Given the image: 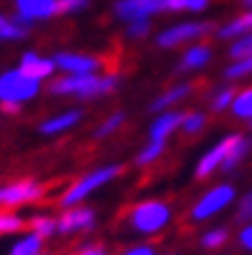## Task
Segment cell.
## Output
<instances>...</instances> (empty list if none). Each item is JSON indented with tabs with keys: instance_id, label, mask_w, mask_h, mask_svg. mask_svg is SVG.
<instances>
[{
	"instance_id": "cell-28",
	"label": "cell",
	"mask_w": 252,
	"mask_h": 255,
	"mask_svg": "<svg viewBox=\"0 0 252 255\" xmlns=\"http://www.w3.org/2000/svg\"><path fill=\"white\" fill-rule=\"evenodd\" d=\"M208 123V114L201 112V109H190V112H183V119H180V130L185 137H194V134H199L201 130L206 128Z\"/></svg>"
},
{
	"instance_id": "cell-30",
	"label": "cell",
	"mask_w": 252,
	"mask_h": 255,
	"mask_svg": "<svg viewBox=\"0 0 252 255\" xmlns=\"http://www.w3.org/2000/svg\"><path fill=\"white\" fill-rule=\"evenodd\" d=\"M222 77H225L229 84L252 77V56H246V58H236V61H232L229 65L225 67Z\"/></svg>"
},
{
	"instance_id": "cell-11",
	"label": "cell",
	"mask_w": 252,
	"mask_h": 255,
	"mask_svg": "<svg viewBox=\"0 0 252 255\" xmlns=\"http://www.w3.org/2000/svg\"><path fill=\"white\" fill-rule=\"evenodd\" d=\"M86 119V109L74 105V107H65L63 112H56V114L47 116L44 121L37 123V132L42 137H60V134H67L77 130V128L84 123Z\"/></svg>"
},
{
	"instance_id": "cell-4",
	"label": "cell",
	"mask_w": 252,
	"mask_h": 255,
	"mask_svg": "<svg viewBox=\"0 0 252 255\" xmlns=\"http://www.w3.org/2000/svg\"><path fill=\"white\" fill-rule=\"evenodd\" d=\"M42 93V81L28 77L19 67H7L0 72V112L21 114L26 105L37 100Z\"/></svg>"
},
{
	"instance_id": "cell-3",
	"label": "cell",
	"mask_w": 252,
	"mask_h": 255,
	"mask_svg": "<svg viewBox=\"0 0 252 255\" xmlns=\"http://www.w3.org/2000/svg\"><path fill=\"white\" fill-rule=\"evenodd\" d=\"M123 162H102L97 167L88 169L81 176H77L70 186H67L63 193L58 195V207L60 209H70L77 207V204H84L88 197H93L97 190L106 188L109 183H113L123 174Z\"/></svg>"
},
{
	"instance_id": "cell-12",
	"label": "cell",
	"mask_w": 252,
	"mask_h": 255,
	"mask_svg": "<svg viewBox=\"0 0 252 255\" xmlns=\"http://www.w3.org/2000/svg\"><path fill=\"white\" fill-rule=\"evenodd\" d=\"M111 12L120 23L137 19H153V16L167 12V0H113Z\"/></svg>"
},
{
	"instance_id": "cell-23",
	"label": "cell",
	"mask_w": 252,
	"mask_h": 255,
	"mask_svg": "<svg viewBox=\"0 0 252 255\" xmlns=\"http://www.w3.org/2000/svg\"><path fill=\"white\" fill-rule=\"evenodd\" d=\"M44 249V239L37 235H33V232H21L16 239H14V244L9 246V253L7 255H37L42 253Z\"/></svg>"
},
{
	"instance_id": "cell-14",
	"label": "cell",
	"mask_w": 252,
	"mask_h": 255,
	"mask_svg": "<svg viewBox=\"0 0 252 255\" xmlns=\"http://www.w3.org/2000/svg\"><path fill=\"white\" fill-rule=\"evenodd\" d=\"M21 72H26L28 77H33L37 81H51L58 72V67L53 63V56H44L37 49H26L23 54L19 56V63H16Z\"/></svg>"
},
{
	"instance_id": "cell-33",
	"label": "cell",
	"mask_w": 252,
	"mask_h": 255,
	"mask_svg": "<svg viewBox=\"0 0 252 255\" xmlns=\"http://www.w3.org/2000/svg\"><path fill=\"white\" fill-rule=\"evenodd\" d=\"M227 56H229V61L252 56V33L250 35H243V37H239V40H234V42H229Z\"/></svg>"
},
{
	"instance_id": "cell-27",
	"label": "cell",
	"mask_w": 252,
	"mask_h": 255,
	"mask_svg": "<svg viewBox=\"0 0 252 255\" xmlns=\"http://www.w3.org/2000/svg\"><path fill=\"white\" fill-rule=\"evenodd\" d=\"M227 242H229V230L222 228V225H213L206 232H201V237H199V246L204 251H211V253L225 249Z\"/></svg>"
},
{
	"instance_id": "cell-39",
	"label": "cell",
	"mask_w": 252,
	"mask_h": 255,
	"mask_svg": "<svg viewBox=\"0 0 252 255\" xmlns=\"http://www.w3.org/2000/svg\"><path fill=\"white\" fill-rule=\"evenodd\" d=\"M158 255H180V253H158Z\"/></svg>"
},
{
	"instance_id": "cell-22",
	"label": "cell",
	"mask_w": 252,
	"mask_h": 255,
	"mask_svg": "<svg viewBox=\"0 0 252 255\" xmlns=\"http://www.w3.org/2000/svg\"><path fill=\"white\" fill-rule=\"evenodd\" d=\"M28 230V218L16 211V209H0V239L2 237H19Z\"/></svg>"
},
{
	"instance_id": "cell-8",
	"label": "cell",
	"mask_w": 252,
	"mask_h": 255,
	"mask_svg": "<svg viewBox=\"0 0 252 255\" xmlns=\"http://www.w3.org/2000/svg\"><path fill=\"white\" fill-rule=\"evenodd\" d=\"M239 134L241 132L225 134L222 139H218L208 151H204V153L199 155V160L194 165V179H197V181H206V179H211L213 174L222 172V167L227 165V160H229V155H232V151H234V144L239 139Z\"/></svg>"
},
{
	"instance_id": "cell-13",
	"label": "cell",
	"mask_w": 252,
	"mask_h": 255,
	"mask_svg": "<svg viewBox=\"0 0 252 255\" xmlns=\"http://www.w3.org/2000/svg\"><path fill=\"white\" fill-rule=\"evenodd\" d=\"M12 2L14 14L28 26L51 21L58 16V0H12Z\"/></svg>"
},
{
	"instance_id": "cell-38",
	"label": "cell",
	"mask_w": 252,
	"mask_h": 255,
	"mask_svg": "<svg viewBox=\"0 0 252 255\" xmlns=\"http://www.w3.org/2000/svg\"><path fill=\"white\" fill-rule=\"evenodd\" d=\"M243 9H252V0H239Z\"/></svg>"
},
{
	"instance_id": "cell-25",
	"label": "cell",
	"mask_w": 252,
	"mask_h": 255,
	"mask_svg": "<svg viewBox=\"0 0 252 255\" xmlns=\"http://www.w3.org/2000/svg\"><path fill=\"white\" fill-rule=\"evenodd\" d=\"M229 112H232V116L236 121H246V123L252 121V86H246V88H239V91H236Z\"/></svg>"
},
{
	"instance_id": "cell-41",
	"label": "cell",
	"mask_w": 252,
	"mask_h": 255,
	"mask_svg": "<svg viewBox=\"0 0 252 255\" xmlns=\"http://www.w3.org/2000/svg\"><path fill=\"white\" fill-rule=\"evenodd\" d=\"M58 255H74V253H58Z\"/></svg>"
},
{
	"instance_id": "cell-9",
	"label": "cell",
	"mask_w": 252,
	"mask_h": 255,
	"mask_svg": "<svg viewBox=\"0 0 252 255\" xmlns=\"http://www.w3.org/2000/svg\"><path fill=\"white\" fill-rule=\"evenodd\" d=\"M53 63L58 67V74H97L104 72V58L88 51H74V49H60L53 54Z\"/></svg>"
},
{
	"instance_id": "cell-18",
	"label": "cell",
	"mask_w": 252,
	"mask_h": 255,
	"mask_svg": "<svg viewBox=\"0 0 252 255\" xmlns=\"http://www.w3.org/2000/svg\"><path fill=\"white\" fill-rule=\"evenodd\" d=\"M250 33H252V9H243L239 16H234V19L225 21L222 26L215 28V37L225 42H234Z\"/></svg>"
},
{
	"instance_id": "cell-5",
	"label": "cell",
	"mask_w": 252,
	"mask_h": 255,
	"mask_svg": "<svg viewBox=\"0 0 252 255\" xmlns=\"http://www.w3.org/2000/svg\"><path fill=\"white\" fill-rule=\"evenodd\" d=\"M239 200V190L236 186L229 181H220L211 188H206L204 193L192 202V207L187 211V218L190 223H206V221H213L215 216H220L222 211L236 204Z\"/></svg>"
},
{
	"instance_id": "cell-43",
	"label": "cell",
	"mask_w": 252,
	"mask_h": 255,
	"mask_svg": "<svg viewBox=\"0 0 252 255\" xmlns=\"http://www.w3.org/2000/svg\"><path fill=\"white\" fill-rule=\"evenodd\" d=\"M213 255H215V253H213Z\"/></svg>"
},
{
	"instance_id": "cell-24",
	"label": "cell",
	"mask_w": 252,
	"mask_h": 255,
	"mask_svg": "<svg viewBox=\"0 0 252 255\" xmlns=\"http://www.w3.org/2000/svg\"><path fill=\"white\" fill-rule=\"evenodd\" d=\"M236 91H239V88H234V84H222V86L213 88V93L208 95V109H211L213 114H225V112H229Z\"/></svg>"
},
{
	"instance_id": "cell-40",
	"label": "cell",
	"mask_w": 252,
	"mask_h": 255,
	"mask_svg": "<svg viewBox=\"0 0 252 255\" xmlns=\"http://www.w3.org/2000/svg\"><path fill=\"white\" fill-rule=\"evenodd\" d=\"M37 255H51V253H49V251H42V253H37Z\"/></svg>"
},
{
	"instance_id": "cell-16",
	"label": "cell",
	"mask_w": 252,
	"mask_h": 255,
	"mask_svg": "<svg viewBox=\"0 0 252 255\" xmlns=\"http://www.w3.org/2000/svg\"><path fill=\"white\" fill-rule=\"evenodd\" d=\"M194 91L192 81H176L171 86H167L160 95H155L151 102H148V112L153 116L160 114V112H169V109H176L180 102H185Z\"/></svg>"
},
{
	"instance_id": "cell-1",
	"label": "cell",
	"mask_w": 252,
	"mask_h": 255,
	"mask_svg": "<svg viewBox=\"0 0 252 255\" xmlns=\"http://www.w3.org/2000/svg\"><path fill=\"white\" fill-rule=\"evenodd\" d=\"M123 86V74L97 72V74H58L49 81V93L56 98H74L81 102L102 100L118 93Z\"/></svg>"
},
{
	"instance_id": "cell-42",
	"label": "cell",
	"mask_w": 252,
	"mask_h": 255,
	"mask_svg": "<svg viewBox=\"0 0 252 255\" xmlns=\"http://www.w3.org/2000/svg\"><path fill=\"white\" fill-rule=\"evenodd\" d=\"M250 130H252V121H250Z\"/></svg>"
},
{
	"instance_id": "cell-32",
	"label": "cell",
	"mask_w": 252,
	"mask_h": 255,
	"mask_svg": "<svg viewBox=\"0 0 252 255\" xmlns=\"http://www.w3.org/2000/svg\"><path fill=\"white\" fill-rule=\"evenodd\" d=\"M234 221L241 223V225L252 221V188L236 200V204H234Z\"/></svg>"
},
{
	"instance_id": "cell-36",
	"label": "cell",
	"mask_w": 252,
	"mask_h": 255,
	"mask_svg": "<svg viewBox=\"0 0 252 255\" xmlns=\"http://www.w3.org/2000/svg\"><path fill=\"white\" fill-rule=\"evenodd\" d=\"M236 242H239V246L246 253H252V221L250 223H243L239 228V232H236Z\"/></svg>"
},
{
	"instance_id": "cell-37",
	"label": "cell",
	"mask_w": 252,
	"mask_h": 255,
	"mask_svg": "<svg viewBox=\"0 0 252 255\" xmlns=\"http://www.w3.org/2000/svg\"><path fill=\"white\" fill-rule=\"evenodd\" d=\"M74 255H111L104 244H81L79 249L74 251Z\"/></svg>"
},
{
	"instance_id": "cell-19",
	"label": "cell",
	"mask_w": 252,
	"mask_h": 255,
	"mask_svg": "<svg viewBox=\"0 0 252 255\" xmlns=\"http://www.w3.org/2000/svg\"><path fill=\"white\" fill-rule=\"evenodd\" d=\"M30 28L33 26L23 23L16 14L0 12V42H23L30 35Z\"/></svg>"
},
{
	"instance_id": "cell-2",
	"label": "cell",
	"mask_w": 252,
	"mask_h": 255,
	"mask_svg": "<svg viewBox=\"0 0 252 255\" xmlns=\"http://www.w3.org/2000/svg\"><path fill=\"white\" fill-rule=\"evenodd\" d=\"M173 221V207L162 197H144L137 200L125 211V228L137 237H158Z\"/></svg>"
},
{
	"instance_id": "cell-6",
	"label": "cell",
	"mask_w": 252,
	"mask_h": 255,
	"mask_svg": "<svg viewBox=\"0 0 252 255\" xmlns=\"http://www.w3.org/2000/svg\"><path fill=\"white\" fill-rule=\"evenodd\" d=\"M215 33V26L213 21L206 19H187V21H178V23H171V26L162 28L153 42L158 49H165V51H171V49L178 47H187V44H194V42H201L204 37Z\"/></svg>"
},
{
	"instance_id": "cell-21",
	"label": "cell",
	"mask_w": 252,
	"mask_h": 255,
	"mask_svg": "<svg viewBox=\"0 0 252 255\" xmlns=\"http://www.w3.org/2000/svg\"><path fill=\"white\" fill-rule=\"evenodd\" d=\"M28 232L42 237L44 242L47 239H53L58 235V216L47 214V211H37L28 218Z\"/></svg>"
},
{
	"instance_id": "cell-17",
	"label": "cell",
	"mask_w": 252,
	"mask_h": 255,
	"mask_svg": "<svg viewBox=\"0 0 252 255\" xmlns=\"http://www.w3.org/2000/svg\"><path fill=\"white\" fill-rule=\"evenodd\" d=\"M180 119H183V112H178V109L155 114L153 121L148 123V141H165L167 144L180 130Z\"/></svg>"
},
{
	"instance_id": "cell-35",
	"label": "cell",
	"mask_w": 252,
	"mask_h": 255,
	"mask_svg": "<svg viewBox=\"0 0 252 255\" xmlns=\"http://www.w3.org/2000/svg\"><path fill=\"white\" fill-rule=\"evenodd\" d=\"M118 255H158V249H155L153 244H148V242H137V244L125 246Z\"/></svg>"
},
{
	"instance_id": "cell-34",
	"label": "cell",
	"mask_w": 252,
	"mask_h": 255,
	"mask_svg": "<svg viewBox=\"0 0 252 255\" xmlns=\"http://www.w3.org/2000/svg\"><path fill=\"white\" fill-rule=\"evenodd\" d=\"M90 7V0H58V16H77Z\"/></svg>"
},
{
	"instance_id": "cell-29",
	"label": "cell",
	"mask_w": 252,
	"mask_h": 255,
	"mask_svg": "<svg viewBox=\"0 0 252 255\" xmlns=\"http://www.w3.org/2000/svg\"><path fill=\"white\" fill-rule=\"evenodd\" d=\"M211 0H167V12L171 14H204Z\"/></svg>"
},
{
	"instance_id": "cell-20",
	"label": "cell",
	"mask_w": 252,
	"mask_h": 255,
	"mask_svg": "<svg viewBox=\"0 0 252 255\" xmlns=\"http://www.w3.org/2000/svg\"><path fill=\"white\" fill-rule=\"evenodd\" d=\"M127 123V112L125 109H113L111 114H106L97 126L93 128V139L95 141H104L111 139L116 132H120Z\"/></svg>"
},
{
	"instance_id": "cell-15",
	"label": "cell",
	"mask_w": 252,
	"mask_h": 255,
	"mask_svg": "<svg viewBox=\"0 0 252 255\" xmlns=\"http://www.w3.org/2000/svg\"><path fill=\"white\" fill-rule=\"evenodd\" d=\"M213 61V47L206 44L204 40L194 42V44H187L185 51L180 54L178 63L173 65V72L176 74H192V72H201L204 67H208Z\"/></svg>"
},
{
	"instance_id": "cell-26",
	"label": "cell",
	"mask_w": 252,
	"mask_h": 255,
	"mask_svg": "<svg viewBox=\"0 0 252 255\" xmlns=\"http://www.w3.org/2000/svg\"><path fill=\"white\" fill-rule=\"evenodd\" d=\"M167 153V144L165 141H148L137 151L134 155V167H151L158 160H162V155Z\"/></svg>"
},
{
	"instance_id": "cell-7",
	"label": "cell",
	"mask_w": 252,
	"mask_h": 255,
	"mask_svg": "<svg viewBox=\"0 0 252 255\" xmlns=\"http://www.w3.org/2000/svg\"><path fill=\"white\" fill-rule=\"evenodd\" d=\"M47 183L37 179H14V181L0 183V209H19L47 197Z\"/></svg>"
},
{
	"instance_id": "cell-10",
	"label": "cell",
	"mask_w": 252,
	"mask_h": 255,
	"mask_svg": "<svg viewBox=\"0 0 252 255\" xmlns=\"http://www.w3.org/2000/svg\"><path fill=\"white\" fill-rule=\"evenodd\" d=\"M97 228V211L88 204H77V207L63 209L58 214V235L74 237L88 235Z\"/></svg>"
},
{
	"instance_id": "cell-31",
	"label": "cell",
	"mask_w": 252,
	"mask_h": 255,
	"mask_svg": "<svg viewBox=\"0 0 252 255\" xmlns=\"http://www.w3.org/2000/svg\"><path fill=\"white\" fill-rule=\"evenodd\" d=\"M151 33H153V19H137L125 23V37L132 42L146 40Z\"/></svg>"
}]
</instances>
